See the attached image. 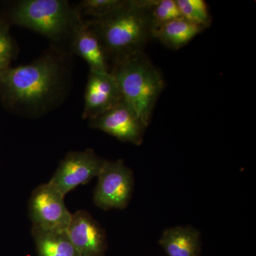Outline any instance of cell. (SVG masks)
I'll list each match as a JSON object with an SVG mask.
<instances>
[{"instance_id": "6da1fadb", "label": "cell", "mask_w": 256, "mask_h": 256, "mask_svg": "<svg viewBox=\"0 0 256 256\" xmlns=\"http://www.w3.org/2000/svg\"><path fill=\"white\" fill-rule=\"evenodd\" d=\"M72 54L52 45L32 63L0 70V102L12 114L38 118L62 105L72 84Z\"/></svg>"}, {"instance_id": "7a4b0ae2", "label": "cell", "mask_w": 256, "mask_h": 256, "mask_svg": "<svg viewBox=\"0 0 256 256\" xmlns=\"http://www.w3.org/2000/svg\"><path fill=\"white\" fill-rule=\"evenodd\" d=\"M154 1L126 0L120 9L106 18L86 20L98 35L110 68L118 60L144 52L153 40L151 9Z\"/></svg>"}, {"instance_id": "3957f363", "label": "cell", "mask_w": 256, "mask_h": 256, "mask_svg": "<svg viewBox=\"0 0 256 256\" xmlns=\"http://www.w3.org/2000/svg\"><path fill=\"white\" fill-rule=\"evenodd\" d=\"M0 18L10 26L16 25L40 34L52 45L62 48L68 46L74 32L84 20L76 6L67 0L11 2L6 3Z\"/></svg>"}, {"instance_id": "277c9868", "label": "cell", "mask_w": 256, "mask_h": 256, "mask_svg": "<svg viewBox=\"0 0 256 256\" xmlns=\"http://www.w3.org/2000/svg\"><path fill=\"white\" fill-rule=\"evenodd\" d=\"M110 73L124 100L148 128L165 86L161 70L143 52L116 62L111 66Z\"/></svg>"}, {"instance_id": "5b68a950", "label": "cell", "mask_w": 256, "mask_h": 256, "mask_svg": "<svg viewBox=\"0 0 256 256\" xmlns=\"http://www.w3.org/2000/svg\"><path fill=\"white\" fill-rule=\"evenodd\" d=\"M97 178L94 204L104 210L127 208L132 198L134 178L124 160H106Z\"/></svg>"}, {"instance_id": "8992f818", "label": "cell", "mask_w": 256, "mask_h": 256, "mask_svg": "<svg viewBox=\"0 0 256 256\" xmlns=\"http://www.w3.org/2000/svg\"><path fill=\"white\" fill-rule=\"evenodd\" d=\"M64 197L48 182L35 188L28 201L32 227L42 230H66L72 214L66 206Z\"/></svg>"}, {"instance_id": "52a82bcc", "label": "cell", "mask_w": 256, "mask_h": 256, "mask_svg": "<svg viewBox=\"0 0 256 256\" xmlns=\"http://www.w3.org/2000/svg\"><path fill=\"white\" fill-rule=\"evenodd\" d=\"M105 161L92 149L69 152L48 182L65 196L74 188L98 176Z\"/></svg>"}, {"instance_id": "ba28073f", "label": "cell", "mask_w": 256, "mask_h": 256, "mask_svg": "<svg viewBox=\"0 0 256 256\" xmlns=\"http://www.w3.org/2000/svg\"><path fill=\"white\" fill-rule=\"evenodd\" d=\"M88 121L89 127L92 129L98 130L122 142L137 146L142 144L148 128L124 100Z\"/></svg>"}, {"instance_id": "9c48e42d", "label": "cell", "mask_w": 256, "mask_h": 256, "mask_svg": "<svg viewBox=\"0 0 256 256\" xmlns=\"http://www.w3.org/2000/svg\"><path fill=\"white\" fill-rule=\"evenodd\" d=\"M66 230L80 256H105L108 249L105 229L89 212L78 210L72 214Z\"/></svg>"}, {"instance_id": "30bf717a", "label": "cell", "mask_w": 256, "mask_h": 256, "mask_svg": "<svg viewBox=\"0 0 256 256\" xmlns=\"http://www.w3.org/2000/svg\"><path fill=\"white\" fill-rule=\"evenodd\" d=\"M124 100L120 90L110 73L89 72L82 118L89 120L112 108Z\"/></svg>"}, {"instance_id": "8fae6325", "label": "cell", "mask_w": 256, "mask_h": 256, "mask_svg": "<svg viewBox=\"0 0 256 256\" xmlns=\"http://www.w3.org/2000/svg\"><path fill=\"white\" fill-rule=\"evenodd\" d=\"M68 50L86 62L90 72L110 73V64L104 45L95 30L86 20H82L74 32Z\"/></svg>"}, {"instance_id": "7c38bea8", "label": "cell", "mask_w": 256, "mask_h": 256, "mask_svg": "<svg viewBox=\"0 0 256 256\" xmlns=\"http://www.w3.org/2000/svg\"><path fill=\"white\" fill-rule=\"evenodd\" d=\"M168 256H200V232L190 226H178L165 229L159 240Z\"/></svg>"}, {"instance_id": "4fadbf2b", "label": "cell", "mask_w": 256, "mask_h": 256, "mask_svg": "<svg viewBox=\"0 0 256 256\" xmlns=\"http://www.w3.org/2000/svg\"><path fill=\"white\" fill-rule=\"evenodd\" d=\"M38 256H80L66 230H42L32 227Z\"/></svg>"}, {"instance_id": "5bb4252c", "label": "cell", "mask_w": 256, "mask_h": 256, "mask_svg": "<svg viewBox=\"0 0 256 256\" xmlns=\"http://www.w3.org/2000/svg\"><path fill=\"white\" fill-rule=\"evenodd\" d=\"M205 30L180 18L170 22L153 32V38L158 40L166 48L178 50L188 44Z\"/></svg>"}, {"instance_id": "9a60e30c", "label": "cell", "mask_w": 256, "mask_h": 256, "mask_svg": "<svg viewBox=\"0 0 256 256\" xmlns=\"http://www.w3.org/2000/svg\"><path fill=\"white\" fill-rule=\"evenodd\" d=\"M126 0H82L76 5L80 16L85 20H98L120 9Z\"/></svg>"}, {"instance_id": "2e32d148", "label": "cell", "mask_w": 256, "mask_h": 256, "mask_svg": "<svg viewBox=\"0 0 256 256\" xmlns=\"http://www.w3.org/2000/svg\"><path fill=\"white\" fill-rule=\"evenodd\" d=\"M182 18L204 28L210 26L212 18L204 0H176Z\"/></svg>"}, {"instance_id": "e0dca14e", "label": "cell", "mask_w": 256, "mask_h": 256, "mask_svg": "<svg viewBox=\"0 0 256 256\" xmlns=\"http://www.w3.org/2000/svg\"><path fill=\"white\" fill-rule=\"evenodd\" d=\"M180 18L182 15L176 0H156L151 9L153 32Z\"/></svg>"}, {"instance_id": "ac0fdd59", "label": "cell", "mask_w": 256, "mask_h": 256, "mask_svg": "<svg viewBox=\"0 0 256 256\" xmlns=\"http://www.w3.org/2000/svg\"><path fill=\"white\" fill-rule=\"evenodd\" d=\"M10 25L0 18V70L11 66L18 54V47L10 34Z\"/></svg>"}]
</instances>
